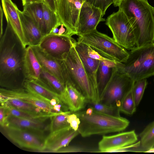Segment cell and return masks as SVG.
I'll return each mask as SVG.
<instances>
[{"instance_id": "cell-1", "label": "cell", "mask_w": 154, "mask_h": 154, "mask_svg": "<svg viewBox=\"0 0 154 154\" xmlns=\"http://www.w3.org/2000/svg\"><path fill=\"white\" fill-rule=\"evenodd\" d=\"M7 23L0 37V85L8 89L22 88L26 80L24 69L26 48Z\"/></svg>"}, {"instance_id": "cell-2", "label": "cell", "mask_w": 154, "mask_h": 154, "mask_svg": "<svg viewBox=\"0 0 154 154\" xmlns=\"http://www.w3.org/2000/svg\"><path fill=\"white\" fill-rule=\"evenodd\" d=\"M118 7L133 27L137 47L154 42V17L152 6L147 1L123 0Z\"/></svg>"}, {"instance_id": "cell-3", "label": "cell", "mask_w": 154, "mask_h": 154, "mask_svg": "<svg viewBox=\"0 0 154 154\" xmlns=\"http://www.w3.org/2000/svg\"><path fill=\"white\" fill-rule=\"evenodd\" d=\"M66 84L69 83L85 98L88 104L98 101L97 91L88 76L74 46L60 60Z\"/></svg>"}, {"instance_id": "cell-4", "label": "cell", "mask_w": 154, "mask_h": 154, "mask_svg": "<svg viewBox=\"0 0 154 154\" xmlns=\"http://www.w3.org/2000/svg\"><path fill=\"white\" fill-rule=\"evenodd\" d=\"M74 113L80 119L78 131L83 137L121 131L129 124L128 120L121 116H111L94 110L90 115L82 110Z\"/></svg>"}, {"instance_id": "cell-5", "label": "cell", "mask_w": 154, "mask_h": 154, "mask_svg": "<svg viewBox=\"0 0 154 154\" xmlns=\"http://www.w3.org/2000/svg\"><path fill=\"white\" fill-rule=\"evenodd\" d=\"M127 61L117 66L121 72L134 82L154 75V42L129 52Z\"/></svg>"}, {"instance_id": "cell-6", "label": "cell", "mask_w": 154, "mask_h": 154, "mask_svg": "<svg viewBox=\"0 0 154 154\" xmlns=\"http://www.w3.org/2000/svg\"><path fill=\"white\" fill-rule=\"evenodd\" d=\"M77 42L93 48L102 55L116 62L124 63L127 60L128 52L112 38L96 29L78 36Z\"/></svg>"}, {"instance_id": "cell-7", "label": "cell", "mask_w": 154, "mask_h": 154, "mask_svg": "<svg viewBox=\"0 0 154 154\" xmlns=\"http://www.w3.org/2000/svg\"><path fill=\"white\" fill-rule=\"evenodd\" d=\"M118 64L113 67L109 81L98 101L107 106L119 107L122 99L132 90L135 82L120 72Z\"/></svg>"}, {"instance_id": "cell-8", "label": "cell", "mask_w": 154, "mask_h": 154, "mask_svg": "<svg viewBox=\"0 0 154 154\" xmlns=\"http://www.w3.org/2000/svg\"><path fill=\"white\" fill-rule=\"evenodd\" d=\"M105 24L111 31L115 42L125 49L131 50L137 47L133 27L127 16L120 9L107 18Z\"/></svg>"}, {"instance_id": "cell-9", "label": "cell", "mask_w": 154, "mask_h": 154, "mask_svg": "<svg viewBox=\"0 0 154 154\" xmlns=\"http://www.w3.org/2000/svg\"><path fill=\"white\" fill-rule=\"evenodd\" d=\"M3 128L7 137L20 147L40 151L45 150L44 132L11 127Z\"/></svg>"}, {"instance_id": "cell-10", "label": "cell", "mask_w": 154, "mask_h": 154, "mask_svg": "<svg viewBox=\"0 0 154 154\" xmlns=\"http://www.w3.org/2000/svg\"><path fill=\"white\" fill-rule=\"evenodd\" d=\"M86 0H58L56 9L60 22L66 29L65 35L70 37L77 35L80 11Z\"/></svg>"}, {"instance_id": "cell-11", "label": "cell", "mask_w": 154, "mask_h": 154, "mask_svg": "<svg viewBox=\"0 0 154 154\" xmlns=\"http://www.w3.org/2000/svg\"><path fill=\"white\" fill-rule=\"evenodd\" d=\"M76 41L72 37L65 34L50 33L43 37L38 45L52 57L61 60L63 55L70 51Z\"/></svg>"}, {"instance_id": "cell-12", "label": "cell", "mask_w": 154, "mask_h": 154, "mask_svg": "<svg viewBox=\"0 0 154 154\" xmlns=\"http://www.w3.org/2000/svg\"><path fill=\"white\" fill-rule=\"evenodd\" d=\"M103 16L100 9L85 2L80 11L77 35H81L96 29L99 23L105 21Z\"/></svg>"}, {"instance_id": "cell-13", "label": "cell", "mask_w": 154, "mask_h": 154, "mask_svg": "<svg viewBox=\"0 0 154 154\" xmlns=\"http://www.w3.org/2000/svg\"><path fill=\"white\" fill-rule=\"evenodd\" d=\"M0 95L21 100L34 105L46 112L57 113L49 103L23 88L13 89L1 88Z\"/></svg>"}, {"instance_id": "cell-14", "label": "cell", "mask_w": 154, "mask_h": 154, "mask_svg": "<svg viewBox=\"0 0 154 154\" xmlns=\"http://www.w3.org/2000/svg\"><path fill=\"white\" fill-rule=\"evenodd\" d=\"M134 130L111 136H103L98 143L100 152H110L114 149L134 144L137 140Z\"/></svg>"}, {"instance_id": "cell-15", "label": "cell", "mask_w": 154, "mask_h": 154, "mask_svg": "<svg viewBox=\"0 0 154 154\" xmlns=\"http://www.w3.org/2000/svg\"><path fill=\"white\" fill-rule=\"evenodd\" d=\"M70 126L55 131L50 132L46 137L45 150L53 152L68 146L71 141L79 134Z\"/></svg>"}, {"instance_id": "cell-16", "label": "cell", "mask_w": 154, "mask_h": 154, "mask_svg": "<svg viewBox=\"0 0 154 154\" xmlns=\"http://www.w3.org/2000/svg\"><path fill=\"white\" fill-rule=\"evenodd\" d=\"M42 67L56 76L62 83L66 85L60 60H57L45 52L37 45L31 47Z\"/></svg>"}, {"instance_id": "cell-17", "label": "cell", "mask_w": 154, "mask_h": 154, "mask_svg": "<svg viewBox=\"0 0 154 154\" xmlns=\"http://www.w3.org/2000/svg\"><path fill=\"white\" fill-rule=\"evenodd\" d=\"M2 6L7 22L11 25L24 46H27L16 5L11 0H1Z\"/></svg>"}, {"instance_id": "cell-18", "label": "cell", "mask_w": 154, "mask_h": 154, "mask_svg": "<svg viewBox=\"0 0 154 154\" xmlns=\"http://www.w3.org/2000/svg\"><path fill=\"white\" fill-rule=\"evenodd\" d=\"M74 46L88 76L97 90V73L100 61L89 56L87 45L76 41Z\"/></svg>"}, {"instance_id": "cell-19", "label": "cell", "mask_w": 154, "mask_h": 154, "mask_svg": "<svg viewBox=\"0 0 154 154\" xmlns=\"http://www.w3.org/2000/svg\"><path fill=\"white\" fill-rule=\"evenodd\" d=\"M23 88L48 102L54 106L58 104L66 105L59 95L34 80L26 79L23 85Z\"/></svg>"}, {"instance_id": "cell-20", "label": "cell", "mask_w": 154, "mask_h": 154, "mask_svg": "<svg viewBox=\"0 0 154 154\" xmlns=\"http://www.w3.org/2000/svg\"><path fill=\"white\" fill-rule=\"evenodd\" d=\"M18 12L27 46L39 45L44 36L29 17L19 9Z\"/></svg>"}, {"instance_id": "cell-21", "label": "cell", "mask_w": 154, "mask_h": 154, "mask_svg": "<svg viewBox=\"0 0 154 154\" xmlns=\"http://www.w3.org/2000/svg\"><path fill=\"white\" fill-rule=\"evenodd\" d=\"M63 102L72 112L83 110L88 104L85 97L74 87L67 83L66 85Z\"/></svg>"}, {"instance_id": "cell-22", "label": "cell", "mask_w": 154, "mask_h": 154, "mask_svg": "<svg viewBox=\"0 0 154 154\" xmlns=\"http://www.w3.org/2000/svg\"><path fill=\"white\" fill-rule=\"evenodd\" d=\"M119 62L109 60L100 61L97 76V91L98 101L101 98L111 77L113 67Z\"/></svg>"}, {"instance_id": "cell-23", "label": "cell", "mask_w": 154, "mask_h": 154, "mask_svg": "<svg viewBox=\"0 0 154 154\" xmlns=\"http://www.w3.org/2000/svg\"><path fill=\"white\" fill-rule=\"evenodd\" d=\"M24 69L26 79L37 81L39 79L42 67L30 46L26 48Z\"/></svg>"}, {"instance_id": "cell-24", "label": "cell", "mask_w": 154, "mask_h": 154, "mask_svg": "<svg viewBox=\"0 0 154 154\" xmlns=\"http://www.w3.org/2000/svg\"><path fill=\"white\" fill-rule=\"evenodd\" d=\"M44 122L8 115L6 117L4 127H11L45 132L49 130V125H47Z\"/></svg>"}, {"instance_id": "cell-25", "label": "cell", "mask_w": 154, "mask_h": 154, "mask_svg": "<svg viewBox=\"0 0 154 154\" xmlns=\"http://www.w3.org/2000/svg\"><path fill=\"white\" fill-rule=\"evenodd\" d=\"M43 10L47 35L51 33L54 28L59 27L61 24L56 12L54 0H45L43 3Z\"/></svg>"}, {"instance_id": "cell-26", "label": "cell", "mask_w": 154, "mask_h": 154, "mask_svg": "<svg viewBox=\"0 0 154 154\" xmlns=\"http://www.w3.org/2000/svg\"><path fill=\"white\" fill-rule=\"evenodd\" d=\"M35 81L59 95L63 102L66 85L62 83L54 75L42 67L39 78L38 80Z\"/></svg>"}, {"instance_id": "cell-27", "label": "cell", "mask_w": 154, "mask_h": 154, "mask_svg": "<svg viewBox=\"0 0 154 154\" xmlns=\"http://www.w3.org/2000/svg\"><path fill=\"white\" fill-rule=\"evenodd\" d=\"M43 2L29 4L23 6V13L34 22L44 37L46 35L43 19Z\"/></svg>"}, {"instance_id": "cell-28", "label": "cell", "mask_w": 154, "mask_h": 154, "mask_svg": "<svg viewBox=\"0 0 154 154\" xmlns=\"http://www.w3.org/2000/svg\"><path fill=\"white\" fill-rule=\"evenodd\" d=\"M7 116L11 115L26 119L44 122L46 120L51 119L57 113H49L42 112L40 113H31L17 109L12 106L4 103Z\"/></svg>"}, {"instance_id": "cell-29", "label": "cell", "mask_w": 154, "mask_h": 154, "mask_svg": "<svg viewBox=\"0 0 154 154\" xmlns=\"http://www.w3.org/2000/svg\"><path fill=\"white\" fill-rule=\"evenodd\" d=\"M139 146L132 151L145 152L154 146V121L148 125L140 134Z\"/></svg>"}, {"instance_id": "cell-30", "label": "cell", "mask_w": 154, "mask_h": 154, "mask_svg": "<svg viewBox=\"0 0 154 154\" xmlns=\"http://www.w3.org/2000/svg\"><path fill=\"white\" fill-rule=\"evenodd\" d=\"M0 97L1 103L9 105L17 109L34 113H40L44 112L34 105L21 100L1 95H0Z\"/></svg>"}, {"instance_id": "cell-31", "label": "cell", "mask_w": 154, "mask_h": 154, "mask_svg": "<svg viewBox=\"0 0 154 154\" xmlns=\"http://www.w3.org/2000/svg\"><path fill=\"white\" fill-rule=\"evenodd\" d=\"M70 111L60 112L51 118L49 125L50 132L55 131L70 126L68 120Z\"/></svg>"}, {"instance_id": "cell-32", "label": "cell", "mask_w": 154, "mask_h": 154, "mask_svg": "<svg viewBox=\"0 0 154 154\" xmlns=\"http://www.w3.org/2000/svg\"><path fill=\"white\" fill-rule=\"evenodd\" d=\"M87 104L94 110L103 114L115 117L120 116L119 107L118 106H107L98 101L91 102Z\"/></svg>"}, {"instance_id": "cell-33", "label": "cell", "mask_w": 154, "mask_h": 154, "mask_svg": "<svg viewBox=\"0 0 154 154\" xmlns=\"http://www.w3.org/2000/svg\"><path fill=\"white\" fill-rule=\"evenodd\" d=\"M132 90L123 98L119 107L120 112L130 115L133 114L135 112L137 107Z\"/></svg>"}, {"instance_id": "cell-34", "label": "cell", "mask_w": 154, "mask_h": 154, "mask_svg": "<svg viewBox=\"0 0 154 154\" xmlns=\"http://www.w3.org/2000/svg\"><path fill=\"white\" fill-rule=\"evenodd\" d=\"M147 84L146 79H140L134 82L132 90L137 106L139 105L142 99Z\"/></svg>"}, {"instance_id": "cell-35", "label": "cell", "mask_w": 154, "mask_h": 154, "mask_svg": "<svg viewBox=\"0 0 154 154\" xmlns=\"http://www.w3.org/2000/svg\"><path fill=\"white\" fill-rule=\"evenodd\" d=\"M115 0H86V2L91 5L99 8L103 16L108 8L114 3Z\"/></svg>"}, {"instance_id": "cell-36", "label": "cell", "mask_w": 154, "mask_h": 154, "mask_svg": "<svg viewBox=\"0 0 154 154\" xmlns=\"http://www.w3.org/2000/svg\"><path fill=\"white\" fill-rule=\"evenodd\" d=\"M87 50L89 56L92 58L100 61L109 60L115 61L102 55L97 51L94 50L93 48L88 45Z\"/></svg>"}, {"instance_id": "cell-37", "label": "cell", "mask_w": 154, "mask_h": 154, "mask_svg": "<svg viewBox=\"0 0 154 154\" xmlns=\"http://www.w3.org/2000/svg\"><path fill=\"white\" fill-rule=\"evenodd\" d=\"M94 152V151L91 150L83 147L77 146H68L62 148L57 152Z\"/></svg>"}, {"instance_id": "cell-38", "label": "cell", "mask_w": 154, "mask_h": 154, "mask_svg": "<svg viewBox=\"0 0 154 154\" xmlns=\"http://www.w3.org/2000/svg\"><path fill=\"white\" fill-rule=\"evenodd\" d=\"M68 120L71 127L75 131H77L80 121L74 112L70 113L68 117Z\"/></svg>"}, {"instance_id": "cell-39", "label": "cell", "mask_w": 154, "mask_h": 154, "mask_svg": "<svg viewBox=\"0 0 154 154\" xmlns=\"http://www.w3.org/2000/svg\"><path fill=\"white\" fill-rule=\"evenodd\" d=\"M7 115L6 114L4 106L1 104L0 106V124L1 126L3 127L5 126Z\"/></svg>"}, {"instance_id": "cell-40", "label": "cell", "mask_w": 154, "mask_h": 154, "mask_svg": "<svg viewBox=\"0 0 154 154\" xmlns=\"http://www.w3.org/2000/svg\"><path fill=\"white\" fill-rule=\"evenodd\" d=\"M45 0H21L23 6L30 4L43 2Z\"/></svg>"}, {"instance_id": "cell-41", "label": "cell", "mask_w": 154, "mask_h": 154, "mask_svg": "<svg viewBox=\"0 0 154 154\" xmlns=\"http://www.w3.org/2000/svg\"><path fill=\"white\" fill-rule=\"evenodd\" d=\"M4 13L3 9L1 6H0V37L2 35V26H3V13Z\"/></svg>"}, {"instance_id": "cell-42", "label": "cell", "mask_w": 154, "mask_h": 154, "mask_svg": "<svg viewBox=\"0 0 154 154\" xmlns=\"http://www.w3.org/2000/svg\"><path fill=\"white\" fill-rule=\"evenodd\" d=\"M88 107L87 109L86 110H85V111L86 114L90 115L93 113L94 109L91 106H88Z\"/></svg>"}, {"instance_id": "cell-43", "label": "cell", "mask_w": 154, "mask_h": 154, "mask_svg": "<svg viewBox=\"0 0 154 154\" xmlns=\"http://www.w3.org/2000/svg\"><path fill=\"white\" fill-rule=\"evenodd\" d=\"M59 27H56L52 29L50 33L57 34L59 31V28H58Z\"/></svg>"}, {"instance_id": "cell-44", "label": "cell", "mask_w": 154, "mask_h": 154, "mask_svg": "<svg viewBox=\"0 0 154 154\" xmlns=\"http://www.w3.org/2000/svg\"><path fill=\"white\" fill-rule=\"evenodd\" d=\"M123 0H115L113 5L115 7L119 6L121 2Z\"/></svg>"}, {"instance_id": "cell-45", "label": "cell", "mask_w": 154, "mask_h": 154, "mask_svg": "<svg viewBox=\"0 0 154 154\" xmlns=\"http://www.w3.org/2000/svg\"><path fill=\"white\" fill-rule=\"evenodd\" d=\"M146 152H154V147H153L151 149H150L148 151H147Z\"/></svg>"}, {"instance_id": "cell-46", "label": "cell", "mask_w": 154, "mask_h": 154, "mask_svg": "<svg viewBox=\"0 0 154 154\" xmlns=\"http://www.w3.org/2000/svg\"><path fill=\"white\" fill-rule=\"evenodd\" d=\"M58 0H54V3L55 4V8H56V5L57 4L58 1Z\"/></svg>"}, {"instance_id": "cell-47", "label": "cell", "mask_w": 154, "mask_h": 154, "mask_svg": "<svg viewBox=\"0 0 154 154\" xmlns=\"http://www.w3.org/2000/svg\"><path fill=\"white\" fill-rule=\"evenodd\" d=\"M152 10L153 13V16L154 17V7H152Z\"/></svg>"}, {"instance_id": "cell-48", "label": "cell", "mask_w": 154, "mask_h": 154, "mask_svg": "<svg viewBox=\"0 0 154 154\" xmlns=\"http://www.w3.org/2000/svg\"><path fill=\"white\" fill-rule=\"evenodd\" d=\"M146 0V1H147V0Z\"/></svg>"}]
</instances>
